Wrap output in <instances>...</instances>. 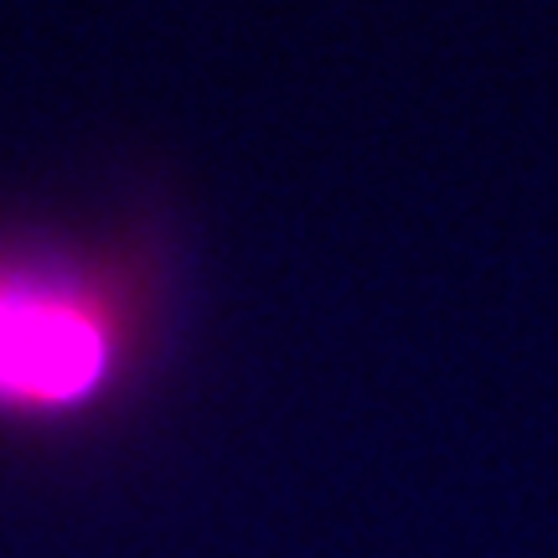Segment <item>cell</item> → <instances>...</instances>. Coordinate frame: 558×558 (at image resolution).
<instances>
[{"label": "cell", "instance_id": "1", "mask_svg": "<svg viewBox=\"0 0 558 558\" xmlns=\"http://www.w3.org/2000/svg\"><path fill=\"white\" fill-rule=\"evenodd\" d=\"M114 367L109 316L78 290L0 275V403L73 409Z\"/></svg>", "mask_w": 558, "mask_h": 558}]
</instances>
